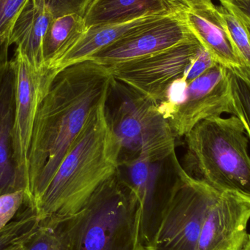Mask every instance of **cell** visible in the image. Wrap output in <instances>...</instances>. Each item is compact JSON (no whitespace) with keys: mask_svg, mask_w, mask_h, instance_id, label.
Instances as JSON below:
<instances>
[{"mask_svg":"<svg viewBox=\"0 0 250 250\" xmlns=\"http://www.w3.org/2000/svg\"><path fill=\"white\" fill-rule=\"evenodd\" d=\"M122 148L106 105L89 120L34 207L39 220L70 217L120 169Z\"/></svg>","mask_w":250,"mask_h":250,"instance_id":"7a4b0ae2","label":"cell"},{"mask_svg":"<svg viewBox=\"0 0 250 250\" xmlns=\"http://www.w3.org/2000/svg\"><path fill=\"white\" fill-rule=\"evenodd\" d=\"M175 179L163 201L155 230L144 250H198L207 210L219 190L193 177L170 157Z\"/></svg>","mask_w":250,"mask_h":250,"instance_id":"5b68a950","label":"cell"},{"mask_svg":"<svg viewBox=\"0 0 250 250\" xmlns=\"http://www.w3.org/2000/svg\"><path fill=\"white\" fill-rule=\"evenodd\" d=\"M27 0H0V64L8 61L9 39L18 15Z\"/></svg>","mask_w":250,"mask_h":250,"instance_id":"44dd1931","label":"cell"},{"mask_svg":"<svg viewBox=\"0 0 250 250\" xmlns=\"http://www.w3.org/2000/svg\"><path fill=\"white\" fill-rule=\"evenodd\" d=\"M170 0H93L83 16L85 26L123 23L143 16L170 13Z\"/></svg>","mask_w":250,"mask_h":250,"instance_id":"9a60e30c","label":"cell"},{"mask_svg":"<svg viewBox=\"0 0 250 250\" xmlns=\"http://www.w3.org/2000/svg\"><path fill=\"white\" fill-rule=\"evenodd\" d=\"M16 71V110L13 141L14 158L29 182V152L38 106L44 95L39 72L16 50L13 60Z\"/></svg>","mask_w":250,"mask_h":250,"instance_id":"7c38bea8","label":"cell"},{"mask_svg":"<svg viewBox=\"0 0 250 250\" xmlns=\"http://www.w3.org/2000/svg\"><path fill=\"white\" fill-rule=\"evenodd\" d=\"M227 69L220 63L188 83L186 99L169 119L176 138L185 137L200 122L230 114Z\"/></svg>","mask_w":250,"mask_h":250,"instance_id":"9c48e42d","label":"cell"},{"mask_svg":"<svg viewBox=\"0 0 250 250\" xmlns=\"http://www.w3.org/2000/svg\"><path fill=\"white\" fill-rule=\"evenodd\" d=\"M220 4L244 20L250 22V0H219Z\"/></svg>","mask_w":250,"mask_h":250,"instance_id":"cb8c5ba5","label":"cell"},{"mask_svg":"<svg viewBox=\"0 0 250 250\" xmlns=\"http://www.w3.org/2000/svg\"><path fill=\"white\" fill-rule=\"evenodd\" d=\"M242 20L244 22H245V25H246L247 27H248V30H249L250 33V22L248 21L244 20V19H242Z\"/></svg>","mask_w":250,"mask_h":250,"instance_id":"4316f807","label":"cell"},{"mask_svg":"<svg viewBox=\"0 0 250 250\" xmlns=\"http://www.w3.org/2000/svg\"><path fill=\"white\" fill-rule=\"evenodd\" d=\"M118 173L70 217V250H144L141 203Z\"/></svg>","mask_w":250,"mask_h":250,"instance_id":"277c9868","label":"cell"},{"mask_svg":"<svg viewBox=\"0 0 250 250\" xmlns=\"http://www.w3.org/2000/svg\"><path fill=\"white\" fill-rule=\"evenodd\" d=\"M23 205L29 207V195L26 191H18L0 196V230L10 223Z\"/></svg>","mask_w":250,"mask_h":250,"instance_id":"603a6c76","label":"cell"},{"mask_svg":"<svg viewBox=\"0 0 250 250\" xmlns=\"http://www.w3.org/2000/svg\"><path fill=\"white\" fill-rule=\"evenodd\" d=\"M7 250H24V248L23 246V243L19 244V245H16L13 248H10Z\"/></svg>","mask_w":250,"mask_h":250,"instance_id":"d4e9b609","label":"cell"},{"mask_svg":"<svg viewBox=\"0 0 250 250\" xmlns=\"http://www.w3.org/2000/svg\"><path fill=\"white\" fill-rule=\"evenodd\" d=\"M222 17L244 65L250 70V33L245 22L224 6L219 5Z\"/></svg>","mask_w":250,"mask_h":250,"instance_id":"ffe728a7","label":"cell"},{"mask_svg":"<svg viewBox=\"0 0 250 250\" xmlns=\"http://www.w3.org/2000/svg\"><path fill=\"white\" fill-rule=\"evenodd\" d=\"M70 217L39 220L38 229L23 242L24 250H70Z\"/></svg>","mask_w":250,"mask_h":250,"instance_id":"e0dca14e","label":"cell"},{"mask_svg":"<svg viewBox=\"0 0 250 250\" xmlns=\"http://www.w3.org/2000/svg\"><path fill=\"white\" fill-rule=\"evenodd\" d=\"M87 28L83 17L68 14L53 19L43 41L44 64L41 70L51 67L83 36Z\"/></svg>","mask_w":250,"mask_h":250,"instance_id":"2e32d148","label":"cell"},{"mask_svg":"<svg viewBox=\"0 0 250 250\" xmlns=\"http://www.w3.org/2000/svg\"><path fill=\"white\" fill-rule=\"evenodd\" d=\"M250 220L249 200L219 191L207 210L198 250H243Z\"/></svg>","mask_w":250,"mask_h":250,"instance_id":"30bf717a","label":"cell"},{"mask_svg":"<svg viewBox=\"0 0 250 250\" xmlns=\"http://www.w3.org/2000/svg\"><path fill=\"white\" fill-rule=\"evenodd\" d=\"M243 250H250V233L248 234V240H247Z\"/></svg>","mask_w":250,"mask_h":250,"instance_id":"484cf974","label":"cell"},{"mask_svg":"<svg viewBox=\"0 0 250 250\" xmlns=\"http://www.w3.org/2000/svg\"><path fill=\"white\" fill-rule=\"evenodd\" d=\"M39 219L33 208L26 207L15 221L0 230V250H7L23 243L38 229Z\"/></svg>","mask_w":250,"mask_h":250,"instance_id":"d6986e66","label":"cell"},{"mask_svg":"<svg viewBox=\"0 0 250 250\" xmlns=\"http://www.w3.org/2000/svg\"><path fill=\"white\" fill-rule=\"evenodd\" d=\"M16 110V71L13 61L0 64V196L24 190L29 182L14 158L13 132Z\"/></svg>","mask_w":250,"mask_h":250,"instance_id":"4fadbf2b","label":"cell"},{"mask_svg":"<svg viewBox=\"0 0 250 250\" xmlns=\"http://www.w3.org/2000/svg\"><path fill=\"white\" fill-rule=\"evenodd\" d=\"M54 19L48 8L27 0L12 29L9 45L15 44L37 72L43 66L44 38Z\"/></svg>","mask_w":250,"mask_h":250,"instance_id":"5bb4252c","label":"cell"},{"mask_svg":"<svg viewBox=\"0 0 250 250\" xmlns=\"http://www.w3.org/2000/svg\"><path fill=\"white\" fill-rule=\"evenodd\" d=\"M126 89V98L112 116L108 115L122 153L128 151L132 158L141 157L152 163L171 157L176 136L168 121L159 112L157 104Z\"/></svg>","mask_w":250,"mask_h":250,"instance_id":"8992f818","label":"cell"},{"mask_svg":"<svg viewBox=\"0 0 250 250\" xmlns=\"http://www.w3.org/2000/svg\"><path fill=\"white\" fill-rule=\"evenodd\" d=\"M226 69L230 88V114L242 123L250 141V70L246 67Z\"/></svg>","mask_w":250,"mask_h":250,"instance_id":"ac0fdd59","label":"cell"},{"mask_svg":"<svg viewBox=\"0 0 250 250\" xmlns=\"http://www.w3.org/2000/svg\"><path fill=\"white\" fill-rule=\"evenodd\" d=\"M191 33L217 62L229 68L245 67L213 0H170Z\"/></svg>","mask_w":250,"mask_h":250,"instance_id":"8fae6325","label":"cell"},{"mask_svg":"<svg viewBox=\"0 0 250 250\" xmlns=\"http://www.w3.org/2000/svg\"><path fill=\"white\" fill-rule=\"evenodd\" d=\"M185 138L184 168L189 174L217 190L250 201L249 139L236 117L203 120Z\"/></svg>","mask_w":250,"mask_h":250,"instance_id":"3957f363","label":"cell"},{"mask_svg":"<svg viewBox=\"0 0 250 250\" xmlns=\"http://www.w3.org/2000/svg\"><path fill=\"white\" fill-rule=\"evenodd\" d=\"M193 38L174 9L138 26L88 60L111 67L153 55Z\"/></svg>","mask_w":250,"mask_h":250,"instance_id":"ba28073f","label":"cell"},{"mask_svg":"<svg viewBox=\"0 0 250 250\" xmlns=\"http://www.w3.org/2000/svg\"><path fill=\"white\" fill-rule=\"evenodd\" d=\"M109 67L87 60L59 72L38 106L29 152L32 208L115 83Z\"/></svg>","mask_w":250,"mask_h":250,"instance_id":"6da1fadb","label":"cell"},{"mask_svg":"<svg viewBox=\"0 0 250 250\" xmlns=\"http://www.w3.org/2000/svg\"><path fill=\"white\" fill-rule=\"evenodd\" d=\"M37 5L46 7L54 19L68 14H78L83 17L93 0H32Z\"/></svg>","mask_w":250,"mask_h":250,"instance_id":"7402d4cb","label":"cell"},{"mask_svg":"<svg viewBox=\"0 0 250 250\" xmlns=\"http://www.w3.org/2000/svg\"><path fill=\"white\" fill-rule=\"evenodd\" d=\"M203 48L195 37L157 54L109 69L117 83L135 95L158 104L172 82L185 78Z\"/></svg>","mask_w":250,"mask_h":250,"instance_id":"52a82bcc","label":"cell"}]
</instances>
